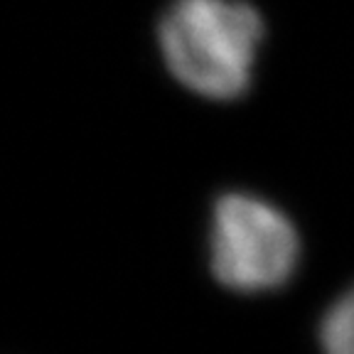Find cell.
I'll return each instance as SVG.
<instances>
[{
  "label": "cell",
  "instance_id": "1",
  "mask_svg": "<svg viewBox=\"0 0 354 354\" xmlns=\"http://www.w3.org/2000/svg\"><path fill=\"white\" fill-rule=\"evenodd\" d=\"M263 37V17L246 0H172L158 22L170 77L209 101L249 91Z\"/></svg>",
  "mask_w": 354,
  "mask_h": 354
},
{
  "label": "cell",
  "instance_id": "2",
  "mask_svg": "<svg viewBox=\"0 0 354 354\" xmlns=\"http://www.w3.org/2000/svg\"><path fill=\"white\" fill-rule=\"evenodd\" d=\"M207 259L214 281L234 293H271L295 276L300 234L268 199L227 192L212 205Z\"/></svg>",
  "mask_w": 354,
  "mask_h": 354
},
{
  "label": "cell",
  "instance_id": "3",
  "mask_svg": "<svg viewBox=\"0 0 354 354\" xmlns=\"http://www.w3.org/2000/svg\"><path fill=\"white\" fill-rule=\"evenodd\" d=\"M317 339L322 354H354V288L325 310Z\"/></svg>",
  "mask_w": 354,
  "mask_h": 354
}]
</instances>
